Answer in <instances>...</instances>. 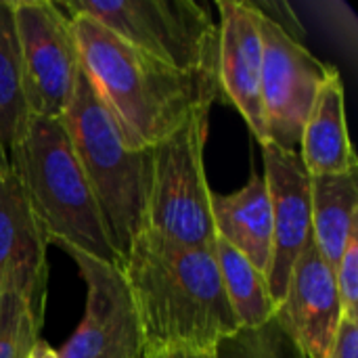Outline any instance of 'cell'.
I'll return each mask as SVG.
<instances>
[{
  "instance_id": "cell-1",
  "label": "cell",
  "mask_w": 358,
  "mask_h": 358,
  "mask_svg": "<svg viewBox=\"0 0 358 358\" xmlns=\"http://www.w3.org/2000/svg\"><path fill=\"white\" fill-rule=\"evenodd\" d=\"M130 289L143 358L168 352H214L239 331L214 250L187 248L143 229L122 266Z\"/></svg>"
},
{
  "instance_id": "cell-2",
  "label": "cell",
  "mask_w": 358,
  "mask_h": 358,
  "mask_svg": "<svg viewBox=\"0 0 358 358\" xmlns=\"http://www.w3.org/2000/svg\"><path fill=\"white\" fill-rule=\"evenodd\" d=\"M82 69L132 149H153L220 96L216 73L168 67L84 15H67Z\"/></svg>"
},
{
  "instance_id": "cell-3",
  "label": "cell",
  "mask_w": 358,
  "mask_h": 358,
  "mask_svg": "<svg viewBox=\"0 0 358 358\" xmlns=\"http://www.w3.org/2000/svg\"><path fill=\"white\" fill-rule=\"evenodd\" d=\"M6 164L15 172L48 243L67 245L122 266L61 120L31 115Z\"/></svg>"
},
{
  "instance_id": "cell-4",
  "label": "cell",
  "mask_w": 358,
  "mask_h": 358,
  "mask_svg": "<svg viewBox=\"0 0 358 358\" xmlns=\"http://www.w3.org/2000/svg\"><path fill=\"white\" fill-rule=\"evenodd\" d=\"M61 122L122 262L132 239L145 229L153 153L128 145L84 69Z\"/></svg>"
},
{
  "instance_id": "cell-5",
  "label": "cell",
  "mask_w": 358,
  "mask_h": 358,
  "mask_svg": "<svg viewBox=\"0 0 358 358\" xmlns=\"http://www.w3.org/2000/svg\"><path fill=\"white\" fill-rule=\"evenodd\" d=\"M57 6L92 19L168 67L218 76V27L193 0H67Z\"/></svg>"
},
{
  "instance_id": "cell-6",
  "label": "cell",
  "mask_w": 358,
  "mask_h": 358,
  "mask_svg": "<svg viewBox=\"0 0 358 358\" xmlns=\"http://www.w3.org/2000/svg\"><path fill=\"white\" fill-rule=\"evenodd\" d=\"M208 130L210 109H203L151 149L153 170L145 229L187 248L214 250L212 191L203 170Z\"/></svg>"
},
{
  "instance_id": "cell-7",
  "label": "cell",
  "mask_w": 358,
  "mask_h": 358,
  "mask_svg": "<svg viewBox=\"0 0 358 358\" xmlns=\"http://www.w3.org/2000/svg\"><path fill=\"white\" fill-rule=\"evenodd\" d=\"M29 115L61 120L76 92L82 59L69 17L48 0L13 2Z\"/></svg>"
},
{
  "instance_id": "cell-8",
  "label": "cell",
  "mask_w": 358,
  "mask_h": 358,
  "mask_svg": "<svg viewBox=\"0 0 358 358\" xmlns=\"http://www.w3.org/2000/svg\"><path fill=\"white\" fill-rule=\"evenodd\" d=\"M260 27L266 138L285 151L298 153L300 134L313 109L319 86L336 67L319 61L300 40L292 38L281 25L262 13Z\"/></svg>"
},
{
  "instance_id": "cell-9",
  "label": "cell",
  "mask_w": 358,
  "mask_h": 358,
  "mask_svg": "<svg viewBox=\"0 0 358 358\" xmlns=\"http://www.w3.org/2000/svg\"><path fill=\"white\" fill-rule=\"evenodd\" d=\"M86 283V310L80 327L57 350L59 358H143L136 308L120 266L80 250L61 248Z\"/></svg>"
},
{
  "instance_id": "cell-10",
  "label": "cell",
  "mask_w": 358,
  "mask_h": 358,
  "mask_svg": "<svg viewBox=\"0 0 358 358\" xmlns=\"http://www.w3.org/2000/svg\"><path fill=\"white\" fill-rule=\"evenodd\" d=\"M260 147L273 214V258L266 283L279 306L294 264L313 241L310 174L296 151H285L271 141Z\"/></svg>"
},
{
  "instance_id": "cell-11",
  "label": "cell",
  "mask_w": 358,
  "mask_h": 358,
  "mask_svg": "<svg viewBox=\"0 0 358 358\" xmlns=\"http://www.w3.org/2000/svg\"><path fill=\"white\" fill-rule=\"evenodd\" d=\"M218 90L241 113L254 138L266 143L262 109V27L254 2L220 0Z\"/></svg>"
},
{
  "instance_id": "cell-12",
  "label": "cell",
  "mask_w": 358,
  "mask_h": 358,
  "mask_svg": "<svg viewBox=\"0 0 358 358\" xmlns=\"http://www.w3.org/2000/svg\"><path fill=\"white\" fill-rule=\"evenodd\" d=\"M46 235L6 162H0V296L23 298L42 319Z\"/></svg>"
},
{
  "instance_id": "cell-13",
  "label": "cell",
  "mask_w": 358,
  "mask_h": 358,
  "mask_svg": "<svg viewBox=\"0 0 358 358\" xmlns=\"http://www.w3.org/2000/svg\"><path fill=\"white\" fill-rule=\"evenodd\" d=\"M342 319L336 273L310 241L292 268L275 321L304 358H327Z\"/></svg>"
},
{
  "instance_id": "cell-14",
  "label": "cell",
  "mask_w": 358,
  "mask_h": 358,
  "mask_svg": "<svg viewBox=\"0 0 358 358\" xmlns=\"http://www.w3.org/2000/svg\"><path fill=\"white\" fill-rule=\"evenodd\" d=\"M216 237L243 254L264 277L273 258V214L264 174L252 170L250 180L231 195H210Z\"/></svg>"
},
{
  "instance_id": "cell-15",
  "label": "cell",
  "mask_w": 358,
  "mask_h": 358,
  "mask_svg": "<svg viewBox=\"0 0 358 358\" xmlns=\"http://www.w3.org/2000/svg\"><path fill=\"white\" fill-rule=\"evenodd\" d=\"M344 82L340 71L319 86L313 109L304 122L298 155L310 176L357 174V155L346 126Z\"/></svg>"
},
{
  "instance_id": "cell-16",
  "label": "cell",
  "mask_w": 358,
  "mask_h": 358,
  "mask_svg": "<svg viewBox=\"0 0 358 358\" xmlns=\"http://www.w3.org/2000/svg\"><path fill=\"white\" fill-rule=\"evenodd\" d=\"M313 241L336 271L350 237L358 231L357 174L310 176Z\"/></svg>"
},
{
  "instance_id": "cell-17",
  "label": "cell",
  "mask_w": 358,
  "mask_h": 358,
  "mask_svg": "<svg viewBox=\"0 0 358 358\" xmlns=\"http://www.w3.org/2000/svg\"><path fill=\"white\" fill-rule=\"evenodd\" d=\"M214 256L239 327L256 329L266 325L275 317L277 304L271 296L264 273H260L243 254H239L220 237H216Z\"/></svg>"
},
{
  "instance_id": "cell-18",
  "label": "cell",
  "mask_w": 358,
  "mask_h": 358,
  "mask_svg": "<svg viewBox=\"0 0 358 358\" xmlns=\"http://www.w3.org/2000/svg\"><path fill=\"white\" fill-rule=\"evenodd\" d=\"M29 111L23 96L21 57L15 31L13 0H0V159L6 162L19 141Z\"/></svg>"
},
{
  "instance_id": "cell-19",
  "label": "cell",
  "mask_w": 358,
  "mask_h": 358,
  "mask_svg": "<svg viewBox=\"0 0 358 358\" xmlns=\"http://www.w3.org/2000/svg\"><path fill=\"white\" fill-rule=\"evenodd\" d=\"M216 358H304L294 340L275 321V317L256 329H239L224 338L216 350Z\"/></svg>"
},
{
  "instance_id": "cell-20",
  "label": "cell",
  "mask_w": 358,
  "mask_h": 358,
  "mask_svg": "<svg viewBox=\"0 0 358 358\" xmlns=\"http://www.w3.org/2000/svg\"><path fill=\"white\" fill-rule=\"evenodd\" d=\"M40 325L42 319L23 298L0 296V358H27L40 340Z\"/></svg>"
},
{
  "instance_id": "cell-21",
  "label": "cell",
  "mask_w": 358,
  "mask_h": 358,
  "mask_svg": "<svg viewBox=\"0 0 358 358\" xmlns=\"http://www.w3.org/2000/svg\"><path fill=\"white\" fill-rule=\"evenodd\" d=\"M334 273H336V287L340 296L342 317L358 321V231L350 237L346 252Z\"/></svg>"
},
{
  "instance_id": "cell-22",
  "label": "cell",
  "mask_w": 358,
  "mask_h": 358,
  "mask_svg": "<svg viewBox=\"0 0 358 358\" xmlns=\"http://www.w3.org/2000/svg\"><path fill=\"white\" fill-rule=\"evenodd\" d=\"M327 358H358V321L342 317Z\"/></svg>"
},
{
  "instance_id": "cell-23",
  "label": "cell",
  "mask_w": 358,
  "mask_h": 358,
  "mask_svg": "<svg viewBox=\"0 0 358 358\" xmlns=\"http://www.w3.org/2000/svg\"><path fill=\"white\" fill-rule=\"evenodd\" d=\"M27 358H59V357H57V350H55V348H50L44 340H38V342L31 346V350H29Z\"/></svg>"
},
{
  "instance_id": "cell-24",
  "label": "cell",
  "mask_w": 358,
  "mask_h": 358,
  "mask_svg": "<svg viewBox=\"0 0 358 358\" xmlns=\"http://www.w3.org/2000/svg\"><path fill=\"white\" fill-rule=\"evenodd\" d=\"M147 358H216L214 352H189V350H180V352H168V355H157V357Z\"/></svg>"
},
{
  "instance_id": "cell-25",
  "label": "cell",
  "mask_w": 358,
  "mask_h": 358,
  "mask_svg": "<svg viewBox=\"0 0 358 358\" xmlns=\"http://www.w3.org/2000/svg\"><path fill=\"white\" fill-rule=\"evenodd\" d=\"M0 162H2V159H0Z\"/></svg>"
}]
</instances>
